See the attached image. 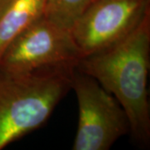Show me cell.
Wrapping results in <instances>:
<instances>
[{
	"instance_id": "1",
	"label": "cell",
	"mask_w": 150,
	"mask_h": 150,
	"mask_svg": "<svg viewBox=\"0 0 150 150\" xmlns=\"http://www.w3.org/2000/svg\"><path fill=\"white\" fill-rule=\"evenodd\" d=\"M150 64V12L123 40L100 53L82 58L77 69L94 78L125 111L133 139L150 144L148 76Z\"/></svg>"
},
{
	"instance_id": "2",
	"label": "cell",
	"mask_w": 150,
	"mask_h": 150,
	"mask_svg": "<svg viewBox=\"0 0 150 150\" xmlns=\"http://www.w3.org/2000/svg\"><path fill=\"white\" fill-rule=\"evenodd\" d=\"M75 68L11 75L0 72V150L48 121L72 88Z\"/></svg>"
},
{
	"instance_id": "3",
	"label": "cell",
	"mask_w": 150,
	"mask_h": 150,
	"mask_svg": "<svg viewBox=\"0 0 150 150\" xmlns=\"http://www.w3.org/2000/svg\"><path fill=\"white\" fill-rule=\"evenodd\" d=\"M71 89L79 106L73 149L108 150L118 139L130 134L129 118L118 100L77 66L72 73Z\"/></svg>"
},
{
	"instance_id": "4",
	"label": "cell",
	"mask_w": 150,
	"mask_h": 150,
	"mask_svg": "<svg viewBox=\"0 0 150 150\" xmlns=\"http://www.w3.org/2000/svg\"><path fill=\"white\" fill-rule=\"evenodd\" d=\"M82 59L69 30L43 16L20 33L4 51L0 72L11 75L75 68Z\"/></svg>"
},
{
	"instance_id": "5",
	"label": "cell",
	"mask_w": 150,
	"mask_h": 150,
	"mask_svg": "<svg viewBox=\"0 0 150 150\" xmlns=\"http://www.w3.org/2000/svg\"><path fill=\"white\" fill-rule=\"evenodd\" d=\"M150 12V0H93L70 29L82 58L123 40Z\"/></svg>"
},
{
	"instance_id": "6",
	"label": "cell",
	"mask_w": 150,
	"mask_h": 150,
	"mask_svg": "<svg viewBox=\"0 0 150 150\" xmlns=\"http://www.w3.org/2000/svg\"><path fill=\"white\" fill-rule=\"evenodd\" d=\"M45 0H12L0 15V59L8 45L43 15Z\"/></svg>"
},
{
	"instance_id": "7",
	"label": "cell",
	"mask_w": 150,
	"mask_h": 150,
	"mask_svg": "<svg viewBox=\"0 0 150 150\" xmlns=\"http://www.w3.org/2000/svg\"><path fill=\"white\" fill-rule=\"evenodd\" d=\"M93 0H45L43 16L58 27L69 30Z\"/></svg>"
},
{
	"instance_id": "8",
	"label": "cell",
	"mask_w": 150,
	"mask_h": 150,
	"mask_svg": "<svg viewBox=\"0 0 150 150\" xmlns=\"http://www.w3.org/2000/svg\"><path fill=\"white\" fill-rule=\"evenodd\" d=\"M12 0H0V15L5 10V8L8 6Z\"/></svg>"
}]
</instances>
